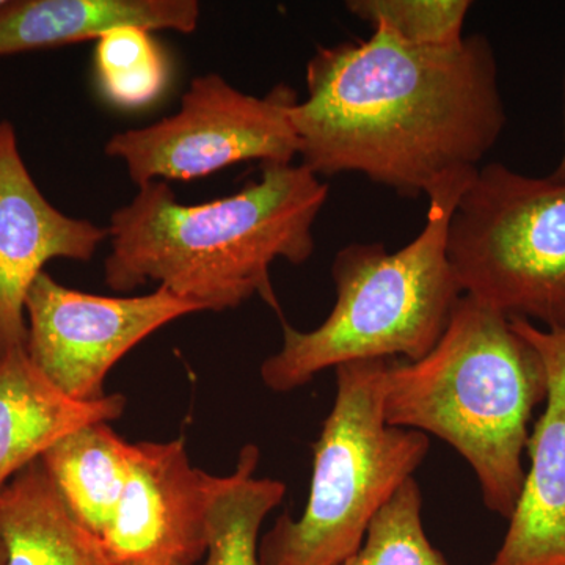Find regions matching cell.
<instances>
[{
  "label": "cell",
  "mask_w": 565,
  "mask_h": 565,
  "mask_svg": "<svg viewBox=\"0 0 565 565\" xmlns=\"http://www.w3.org/2000/svg\"><path fill=\"white\" fill-rule=\"evenodd\" d=\"M305 81L307 98L289 110L303 166L318 177L363 174L407 199L478 172L508 122L481 33L416 47L373 29L367 40L319 46Z\"/></svg>",
  "instance_id": "1"
},
{
  "label": "cell",
  "mask_w": 565,
  "mask_h": 565,
  "mask_svg": "<svg viewBox=\"0 0 565 565\" xmlns=\"http://www.w3.org/2000/svg\"><path fill=\"white\" fill-rule=\"evenodd\" d=\"M329 191L303 163H263L258 180L202 204L178 202L169 182H148L111 214L104 280L115 292L158 282L200 311L258 296L282 319L270 267L313 256Z\"/></svg>",
  "instance_id": "2"
},
{
  "label": "cell",
  "mask_w": 565,
  "mask_h": 565,
  "mask_svg": "<svg viewBox=\"0 0 565 565\" xmlns=\"http://www.w3.org/2000/svg\"><path fill=\"white\" fill-rule=\"evenodd\" d=\"M548 377L508 316L463 296L438 344L418 362L388 360L386 424L434 435L467 460L493 514L511 519L525 484L523 455Z\"/></svg>",
  "instance_id": "3"
},
{
  "label": "cell",
  "mask_w": 565,
  "mask_h": 565,
  "mask_svg": "<svg viewBox=\"0 0 565 565\" xmlns=\"http://www.w3.org/2000/svg\"><path fill=\"white\" fill-rule=\"evenodd\" d=\"M475 174L446 182L429 196L422 233L401 250L353 243L337 253L332 311L310 332L281 319L280 351L259 367L267 388L289 393L327 367L359 360L414 363L433 351L465 296L449 262L448 230Z\"/></svg>",
  "instance_id": "4"
},
{
  "label": "cell",
  "mask_w": 565,
  "mask_h": 565,
  "mask_svg": "<svg viewBox=\"0 0 565 565\" xmlns=\"http://www.w3.org/2000/svg\"><path fill=\"white\" fill-rule=\"evenodd\" d=\"M388 360L334 367L337 394L313 445L302 515L281 514L259 537V565H338L359 552L379 512L429 455L418 430L386 424Z\"/></svg>",
  "instance_id": "5"
},
{
  "label": "cell",
  "mask_w": 565,
  "mask_h": 565,
  "mask_svg": "<svg viewBox=\"0 0 565 565\" xmlns=\"http://www.w3.org/2000/svg\"><path fill=\"white\" fill-rule=\"evenodd\" d=\"M465 296L545 330H565V182L481 167L448 230Z\"/></svg>",
  "instance_id": "6"
},
{
  "label": "cell",
  "mask_w": 565,
  "mask_h": 565,
  "mask_svg": "<svg viewBox=\"0 0 565 565\" xmlns=\"http://www.w3.org/2000/svg\"><path fill=\"white\" fill-rule=\"evenodd\" d=\"M297 102L286 84L255 96L210 73L191 82L177 114L115 134L106 154L125 163L137 188L192 181L245 161L292 163L299 139L289 110Z\"/></svg>",
  "instance_id": "7"
},
{
  "label": "cell",
  "mask_w": 565,
  "mask_h": 565,
  "mask_svg": "<svg viewBox=\"0 0 565 565\" xmlns=\"http://www.w3.org/2000/svg\"><path fill=\"white\" fill-rule=\"evenodd\" d=\"M199 311L161 286L147 296H95L66 288L44 270L25 299V351L55 388L90 403L106 396V375L126 353L167 323Z\"/></svg>",
  "instance_id": "8"
},
{
  "label": "cell",
  "mask_w": 565,
  "mask_h": 565,
  "mask_svg": "<svg viewBox=\"0 0 565 565\" xmlns=\"http://www.w3.org/2000/svg\"><path fill=\"white\" fill-rule=\"evenodd\" d=\"M225 476L193 467L184 440L134 444L131 476L99 537L111 565H199Z\"/></svg>",
  "instance_id": "9"
},
{
  "label": "cell",
  "mask_w": 565,
  "mask_h": 565,
  "mask_svg": "<svg viewBox=\"0 0 565 565\" xmlns=\"http://www.w3.org/2000/svg\"><path fill=\"white\" fill-rule=\"evenodd\" d=\"M109 230L63 214L22 159L17 131L0 121V353L25 345V299L52 259L90 262Z\"/></svg>",
  "instance_id": "10"
},
{
  "label": "cell",
  "mask_w": 565,
  "mask_h": 565,
  "mask_svg": "<svg viewBox=\"0 0 565 565\" xmlns=\"http://www.w3.org/2000/svg\"><path fill=\"white\" fill-rule=\"evenodd\" d=\"M545 364V411L527 440L530 470L490 565H565V330L511 319Z\"/></svg>",
  "instance_id": "11"
},
{
  "label": "cell",
  "mask_w": 565,
  "mask_h": 565,
  "mask_svg": "<svg viewBox=\"0 0 565 565\" xmlns=\"http://www.w3.org/2000/svg\"><path fill=\"white\" fill-rule=\"evenodd\" d=\"M126 407L122 394L71 399L40 373L25 345L0 353V489L79 427L110 423Z\"/></svg>",
  "instance_id": "12"
},
{
  "label": "cell",
  "mask_w": 565,
  "mask_h": 565,
  "mask_svg": "<svg viewBox=\"0 0 565 565\" xmlns=\"http://www.w3.org/2000/svg\"><path fill=\"white\" fill-rule=\"evenodd\" d=\"M196 0H6L0 7V57L99 40L121 28L195 32Z\"/></svg>",
  "instance_id": "13"
},
{
  "label": "cell",
  "mask_w": 565,
  "mask_h": 565,
  "mask_svg": "<svg viewBox=\"0 0 565 565\" xmlns=\"http://www.w3.org/2000/svg\"><path fill=\"white\" fill-rule=\"evenodd\" d=\"M7 565H111L102 542L77 523L41 459L0 489Z\"/></svg>",
  "instance_id": "14"
},
{
  "label": "cell",
  "mask_w": 565,
  "mask_h": 565,
  "mask_svg": "<svg viewBox=\"0 0 565 565\" xmlns=\"http://www.w3.org/2000/svg\"><path fill=\"white\" fill-rule=\"evenodd\" d=\"M134 444L109 423L79 427L52 445L41 462L79 525L102 537L131 476Z\"/></svg>",
  "instance_id": "15"
},
{
  "label": "cell",
  "mask_w": 565,
  "mask_h": 565,
  "mask_svg": "<svg viewBox=\"0 0 565 565\" xmlns=\"http://www.w3.org/2000/svg\"><path fill=\"white\" fill-rule=\"evenodd\" d=\"M259 449L245 445L236 468L225 476L207 515V550L202 565H259V533L267 515L281 504L285 482L256 478Z\"/></svg>",
  "instance_id": "16"
},
{
  "label": "cell",
  "mask_w": 565,
  "mask_h": 565,
  "mask_svg": "<svg viewBox=\"0 0 565 565\" xmlns=\"http://www.w3.org/2000/svg\"><path fill=\"white\" fill-rule=\"evenodd\" d=\"M96 73L106 98L122 109L158 99L169 84L170 66L151 32L121 28L96 44Z\"/></svg>",
  "instance_id": "17"
},
{
  "label": "cell",
  "mask_w": 565,
  "mask_h": 565,
  "mask_svg": "<svg viewBox=\"0 0 565 565\" xmlns=\"http://www.w3.org/2000/svg\"><path fill=\"white\" fill-rule=\"evenodd\" d=\"M338 565H449L424 530L423 493L415 478L379 512L359 552Z\"/></svg>",
  "instance_id": "18"
},
{
  "label": "cell",
  "mask_w": 565,
  "mask_h": 565,
  "mask_svg": "<svg viewBox=\"0 0 565 565\" xmlns=\"http://www.w3.org/2000/svg\"><path fill=\"white\" fill-rule=\"evenodd\" d=\"M353 17L416 47H449L462 43L468 0H351Z\"/></svg>",
  "instance_id": "19"
},
{
  "label": "cell",
  "mask_w": 565,
  "mask_h": 565,
  "mask_svg": "<svg viewBox=\"0 0 565 565\" xmlns=\"http://www.w3.org/2000/svg\"><path fill=\"white\" fill-rule=\"evenodd\" d=\"M553 180L565 182V82H564V151L561 156L559 162H557L555 172L550 174Z\"/></svg>",
  "instance_id": "20"
},
{
  "label": "cell",
  "mask_w": 565,
  "mask_h": 565,
  "mask_svg": "<svg viewBox=\"0 0 565 565\" xmlns=\"http://www.w3.org/2000/svg\"><path fill=\"white\" fill-rule=\"evenodd\" d=\"M0 565H7V550L2 537H0Z\"/></svg>",
  "instance_id": "21"
},
{
  "label": "cell",
  "mask_w": 565,
  "mask_h": 565,
  "mask_svg": "<svg viewBox=\"0 0 565 565\" xmlns=\"http://www.w3.org/2000/svg\"><path fill=\"white\" fill-rule=\"evenodd\" d=\"M3 2H6V0H0V7L3 6Z\"/></svg>",
  "instance_id": "22"
}]
</instances>
